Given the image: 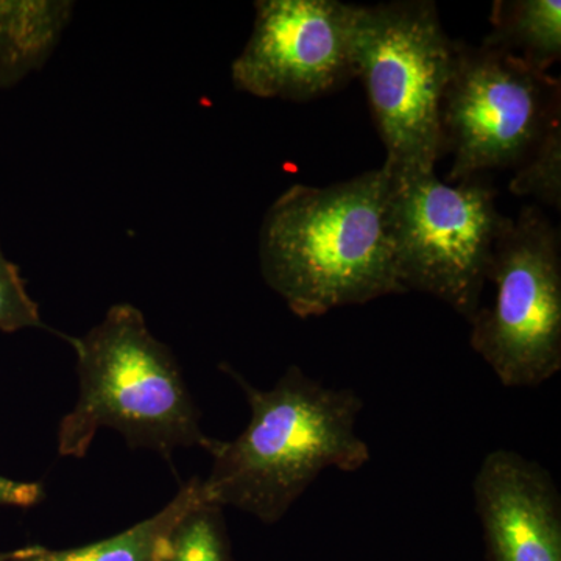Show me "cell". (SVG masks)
Returning <instances> with one entry per match:
<instances>
[{"label": "cell", "mask_w": 561, "mask_h": 561, "mask_svg": "<svg viewBox=\"0 0 561 561\" xmlns=\"http://www.w3.org/2000/svg\"><path fill=\"white\" fill-rule=\"evenodd\" d=\"M41 483L11 481L0 476V505L2 507L28 508L43 500Z\"/></svg>", "instance_id": "9a60e30c"}, {"label": "cell", "mask_w": 561, "mask_h": 561, "mask_svg": "<svg viewBox=\"0 0 561 561\" xmlns=\"http://www.w3.org/2000/svg\"><path fill=\"white\" fill-rule=\"evenodd\" d=\"M472 491L489 561H561V496L542 465L494 449Z\"/></svg>", "instance_id": "9c48e42d"}, {"label": "cell", "mask_w": 561, "mask_h": 561, "mask_svg": "<svg viewBox=\"0 0 561 561\" xmlns=\"http://www.w3.org/2000/svg\"><path fill=\"white\" fill-rule=\"evenodd\" d=\"M77 356L79 401L61 420L58 453L87 456L101 427L124 435L131 448L171 460L176 448L213 449L201 413L169 346L128 302L111 306L101 323L81 337L65 335Z\"/></svg>", "instance_id": "3957f363"}, {"label": "cell", "mask_w": 561, "mask_h": 561, "mask_svg": "<svg viewBox=\"0 0 561 561\" xmlns=\"http://www.w3.org/2000/svg\"><path fill=\"white\" fill-rule=\"evenodd\" d=\"M456 43L434 2L357 9L356 77L364 81L391 171L434 172L440 160V105Z\"/></svg>", "instance_id": "277c9868"}, {"label": "cell", "mask_w": 561, "mask_h": 561, "mask_svg": "<svg viewBox=\"0 0 561 561\" xmlns=\"http://www.w3.org/2000/svg\"><path fill=\"white\" fill-rule=\"evenodd\" d=\"M561 117H553L537 147L513 176V194L537 198L560 209L561 205Z\"/></svg>", "instance_id": "4fadbf2b"}, {"label": "cell", "mask_w": 561, "mask_h": 561, "mask_svg": "<svg viewBox=\"0 0 561 561\" xmlns=\"http://www.w3.org/2000/svg\"><path fill=\"white\" fill-rule=\"evenodd\" d=\"M28 328H44L39 306L28 294L20 267L7 257L0 245V331L18 332Z\"/></svg>", "instance_id": "5bb4252c"}, {"label": "cell", "mask_w": 561, "mask_h": 561, "mask_svg": "<svg viewBox=\"0 0 561 561\" xmlns=\"http://www.w3.org/2000/svg\"><path fill=\"white\" fill-rule=\"evenodd\" d=\"M203 500L201 479L184 483L161 512L130 529L73 549L25 546L16 551L0 552V561H153L158 545L180 519Z\"/></svg>", "instance_id": "30bf717a"}, {"label": "cell", "mask_w": 561, "mask_h": 561, "mask_svg": "<svg viewBox=\"0 0 561 561\" xmlns=\"http://www.w3.org/2000/svg\"><path fill=\"white\" fill-rule=\"evenodd\" d=\"M390 171L327 187L295 184L262 221L265 283L301 319L405 294L387 230Z\"/></svg>", "instance_id": "7a4b0ae2"}, {"label": "cell", "mask_w": 561, "mask_h": 561, "mask_svg": "<svg viewBox=\"0 0 561 561\" xmlns=\"http://www.w3.org/2000/svg\"><path fill=\"white\" fill-rule=\"evenodd\" d=\"M489 280L490 308L471 321L472 350L508 389L548 382L561 370L560 232L535 206L502 230Z\"/></svg>", "instance_id": "8992f818"}, {"label": "cell", "mask_w": 561, "mask_h": 561, "mask_svg": "<svg viewBox=\"0 0 561 561\" xmlns=\"http://www.w3.org/2000/svg\"><path fill=\"white\" fill-rule=\"evenodd\" d=\"M357 9L337 0H260L232 83L254 98L295 102L337 90L356 77Z\"/></svg>", "instance_id": "ba28073f"}, {"label": "cell", "mask_w": 561, "mask_h": 561, "mask_svg": "<svg viewBox=\"0 0 561 561\" xmlns=\"http://www.w3.org/2000/svg\"><path fill=\"white\" fill-rule=\"evenodd\" d=\"M389 171L387 230L398 279L471 323L508 220L497 210L496 191L478 176L446 184L435 171Z\"/></svg>", "instance_id": "5b68a950"}, {"label": "cell", "mask_w": 561, "mask_h": 561, "mask_svg": "<svg viewBox=\"0 0 561 561\" xmlns=\"http://www.w3.org/2000/svg\"><path fill=\"white\" fill-rule=\"evenodd\" d=\"M153 561H234L224 508L203 496L162 538Z\"/></svg>", "instance_id": "7c38bea8"}, {"label": "cell", "mask_w": 561, "mask_h": 561, "mask_svg": "<svg viewBox=\"0 0 561 561\" xmlns=\"http://www.w3.org/2000/svg\"><path fill=\"white\" fill-rule=\"evenodd\" d=\"M559 114V80L508 51L456 43L440 105L449 181L522 165Z\"/></svg>", "instance_id": "52a82bcc"}, {"label": "cell", "mask_w": 561, "mask_h": 561, "mask_svg": "<svg viewBox=\"0 0 561 561\" xmlns=\"http://www.w3.org/2000/svg\"><path fill=\"white\" fill-rule=\"evenodd\" d=\"M490 22L483 46L508 51L542 73L560 60V0H497Z\"/></svg>", "instance_id": "8fae6325"}, {"label": "cell", "mask_w": 561, "mask_h": 561, "mask_svg": "<svg viewBox=\"0 0 561 561\" xmlns=\"http://www.w3.org/2000/svg\"><path fill=\"white\" fill-rule=\"evenodd\" d=\"M250 405L245 430L216 440L203 496L219 507L279 523L321 472H356L371 459L357 431L364 401L351 389H331L291 365L271 390L251 386L227 368Z\"/></svg>", "instance_id": "6da1fadb"}, {"label": "cell", "mask_w": 561, "mask_h": 561, "mask_svg": "<svg viewBox=\"0 0 561 561\" xmlns=\"http://www.w3.org/2000/svg\"><path fill=\"white\" fill-rule=\"evenodd\" d=\"M7 83H9V79H7L5 70H3L2 62H0V87Z\"/></svg>", "instance_id": "2e32d148"}]
</instances>
